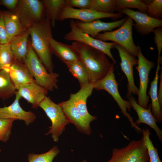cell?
I'll list each match as a JSON object with an SVG mask.
<instances>
[{"instance_id":"cell-1","label":"cell","mask_w":162,"mask_h":162,"mask_svg":"<svg viewBox=\"0 0 162 162\" xmlns=\"http://www.w3.org/2000/svg\"><path fill=\"white\" fill-rule=\"evenodd\" d=\"M71 45L86 67L90 83H94L103 78L114 66L106 55L100 50L77 41L74 42Z\"/></svg>"},{"instance_id":"cell-2","label":"cell","mask_w":162,"mask_h":162,"mask_svg":"<svg viewBox=\"0 0 162 162\" xmlns=\"http://www.w3.org/2000/svg\"><path fill=\"white\" fill-rule=\"evenodd\" d=\"M50 20L46 12L45 17L29 28L32 46L48 72L53 73V65L50 40L52 38Z\"/></svg>"},{"instance_id":"cell-3","label":"cell","mask_w":162,"mask_h":162,"mask_svg":"<svg viewBox=\"0 0 162 162\" xmlns=\"http://www.w3.org/2000/svg\"><path fill=\"white\" fill-rule=\"evenodd\" d=\"M23 62L37 84L50 91L58 88V74L48 72L34 50L29 40L27 52Z\"/></svg>"},{"instance_id":"cell-4","label":"cell","mask_w":162,"mask_h":162,"mask_svg":"<svg viewBox=\"0 0 162 162\" xmlns=\"http://www.w3.org/2000/svg\"><path fill=\"white\" fill-rule=\"evenodd\" d=\"M114 70L113 66L105 76L94 83V88L98 90H104L109 93L117 104L123 115L128 118L131 127L136 132L140 133L142 129L135 124L133 118L128 112H130L132 108L130 103L128 100L123 99L119 94Z\"/></svg>"},{"instance_id":"cell-5","label":"cell","mask_w":162,"mask_h":162,"mask_svg":"<svg viewBox=\"0 0 162 162\" xmlns=\"http://www.w3.org/2000/svg\"><path fill=\"white\" fill-rule=\"evenodd\" d=\"M133 24L132 19L128 16L124 22L118 29L99 33L94 38L104 41H112L121 45L133 56L137 57L138 46L134 44L133 38Z\"/></svg>"},{"instance_id":"cell-6","label":"cell","mask_w":162,"mask_h":162,"mask_svg":"<svg viewBox=\"0 0 162 162\" xmlns=\"http://www.w3.org/2000/svg\"><path fill=\"white\" fill-rule=\"evenodd\" d=\"M107 162H149V158L142 136L132 140L121 148L113 149L112 156Z\"/></svg>"},{"instance_id":"cell-7","label":"cell","mask_w":162,"mask_h":162,"mask_svg":"<svg viewBox=\"0 0 162 162\" xmlns=\"http://www.w3.org/2000/svg\"><path fill=\"white\" fill-rule=\"evenodd\" d=\"M39 107L45 112L50 120L51 125L46 135L51 134L53 141L57 142L59 136L64 130L65 126L70 123L65 115L61 106L46 96L40 103Z\"/></svg>"},{"instance_id":"cell-8","label":"cell","mask_w":162,"mask_h":162,"mask_svg":"<svg viewBox=\"0 0 162 162\" xmlns=\"http://www.w3.org/2000/svg\"><path fill=\"white\" fill-rule=\"evenodd\" d=\"M27 29L43 19L46 12L42 1L38 0H20L14 12Z\"/></svg>"},{"instance_id":"cell-9","label":"cell","mask_w":162,"mask_h":162,"mask_svg":"<svg viewBox=\"0 0 162 162\" xmlns=\"http://www.w3.org/2000/svg\"><path fill=\"white\" fill-rule=\"evenodd\" d=\"M70 31L65 35L64 39L68 41H74L82 43L104 52L116 64V62L112 56L111 49L116 43L107 42L92 37L90 35L80 31L76 26L74 20L70 23Z\"/></svg>"},{"instance_id":"cell-10","label":"cell","mask_w":162,"mask_h":162,"mask_svg":"<svg viewBox=\"0 0 162 162\" xmlns=\"http://www.w3.org/2000/svg\"><path fill=\"white\" fill-rule=\"evenodd\" d=\"M137 46L138 63L136 68L138 72L140 81L137 104L142 107L147 109L149 102V97L147 94L149 74L155 64L147 59L142 54L140 45Z\"/></svg>"},{"instance_id":"cell-11","label":"cell","mask_w":162,"mask_h":162,"mask_svg":"<svg viewBox=\"0 0 162 162\" xmlns=\"http://www.w3.org/2000/svg\"><path fill=\"white\" fill-rule=\"evenodd\" d=\"M122 16L121 13H105L91 9H76L63 7L59 13L58 19L63 21L67 19H73L83 22H87L101 18L118 19Z\"/></svg>"},{"instance_id":"cell-12","label":"cell","mask_w":162,"mask_h":162,"mask_svg":"<svg viewBox=\"0 0 162 162\" xmlns=\"http://www.w3.org/2000/svg\"><path fill=\"white\" fill-rule=\"evenodd\" d=\"M120 12L135 21V23L133 24V26L137 32L142 35H148L155 28L162 26L161 20L152 18L145 13L128 8L123 9Z\"/></svg>"},{"instance_id":"cell-13","label":"cell","mask_w":162,"mask_h":162,"mask_svg":"<svg viewBox=\"0 0 162 162\" xmlns=\"http://www.w3.org/2000/svg\"><path fill=\"white\" fill-rule=\"evenodd\" d=\"M118 51L121 62L120 64L122 71L127 80V93L138 95L139 88L135 85L134 77L133 67L137 65L138 59L129 53L123 47L116 43L113 48Z\"/></svg>"},{"instance_id":"cell-14","label":"cell","mask_w":162,"mask_h":162,"mask_svg":"<svg viewBox=\"0 0 162 162\" xmlns=\"http://www.w3.org/2000/svg\"><path fill=\"white\" fill-rule=\"evenodd\" d=\"M15 95V99L11 104L0 107V118L23 121L26 125H28L35 121L36 116L31 111L24 110L19 103L20 99L21 98L17 92Z\"/></svg>"},{"instance_id":"cell-15","label":"cell","mask_w":162,"mask_h":162,"mask_svg":"<svg viewBox=\"0 0 162 162\" xmlns=\"http://www.w3.org/2000/svg\"><path fill=\"white\" fill-rule=\"evenodd\" d=\"M127 96L132 108L135 111L138 116V119L135 122V124L138 126L141 123L148 125L154 130L158 139L162 142V131L157 124V121L152 113L151 106H148L147 109L144 108L137 104L131 94L127 93Z\"/></svg>"},{"instance_id":"cell-16","label":"cell","mask_w":162,"mask_h":162,"mask_svg":"<svg viewBox=\"0 0 162 162\" xmlns=\"http://www.w3.org/2000/svg\"><path fill=\"white\" fill-rule=\"evenodd\" d=\"M94 89V83H90L80 87L77 92L71 94L70 97L77 107L84 121L89 125L91 122L97 118L96 116L92 115L88 112L86 105L87 98L91 95Z\"/></svg>"},{"instance_id":"cell-17","label":"cell","mask_w":162,"mask_h":162,"mask_svg":"<svg viewBox=\"0 0 162 162\" xmlns=\"http://www.w3.org/2000/svg\"><path fill=\"white\" fill-rule=\"evenodd\" d=\"M128 17L126 16L117 21L111 22H104L100 20H97L91 22H85L77 21L75 22L76 26L82 32L93 38L101 31H111L117 27H120L126 21Z\"/></svg>"},{"instance_id":"cell-18","label":"cell","mask_w":162,"mask_h":162,"mask_svg":"<svg viewBox=\"0 0 162 162\" xmlns=\"http://www.w3.org/2000/svg\"><path fill=\"white\" fill-rule=\"evenodd\" d=\"M48 91L35 82L24 85L17 90V93L36 109L47 96Z\"/></svg>"},{"instance_id":"cell-19","label":"cell","mask_w":162,"mask_h":162,"mask_svg":"<svg viewBox=\"0 0 162 162\" xmlns=\"http://www.w3.org/2000/svg\"><path fill=\"white\" fill-rule=\"evenodd\" d=\"M66 117L80 132L87 135L90 134L91 129L81 115L77 107L72 100L69 99L59 103Z\"/></svg>"},{"instance_id":"cell-20","label":"cell","mask_w":162,"mask_h":162,"mask_svg":"<svg viewBox=\"0 0 162 162\" xmlns=\"http://www.w3.org/2000/svg\"><path fill=\"white\" fill-rule=\"evenodd\" d=\"M3 69L8 73L17 90L24 85L35 82L26 66L22 62L15 61L11 65L4 67Z\"/></svg>"},{"instance_id":"cell-21","label":"cell","mask_w":162,"mask_h":162,"mask_svg":"<svg viewBox=\"0 0 162 162\" xmlns=\"http://www.w3.org/2000/svg\"><path fill=\"white\" fill-rule=\"evenodd\" d=\"M52 52L65 64L80 60L79 55L71 45L58 42L53 37L50 40Z\"/></svg>"},{"instance_id":"cell-22","label":"cell","mask_w":162,"mask_h":162,"mask_svg":"<svg viewBox=\"0 0 162 162\" xmlns=\"http://www.w3.org/2000/svg\"><path fill=\"white\" fill-rule=\"evenodd\" d=\"M3 13L5 29L10 42L28 29L24 26L14 13L7 11Z\"/></svg>"},{"instance_id":"cell-23","label":"cell","mask_w":162,"mask_h":162,"mask_svg":"<svg viewBox=\"0 0 162 162\" xmlns=\"http://www.w3.org/2000/svg\"><path fill=\"white\" fill-rule=\"evenodd\" d=\"M29 35L28 29L10 41L9 43L14 55L15 61L23 62L27 52L28 38Z\"/></svg>"},{"instance_id":"cell-24","label":"cell","mask_w":162,"mask_h":162,"mask_svg":"<svg viewBox=\"0 0 162 162\" xmlns=\"http://www.w3.org/2000/svg\"><path fill=\"white\" fill-rule=\"evenodd\" d=\"M160 69V64H157L154 79L151 82L150 87L148 92L151 99V111L156 118L158 122H162V107L160 106L158 96V83L159 79L158 72Z\"/></svg>"},{"instance_id":"cell-25","label":"cell","mask_w":162,"mask_h":162,"mask_svg":"<svg viewBox=\"0 0 162 162\" xmlns=\"http://www.w3.org/2000/svg\"><path fill=\"white\" fill-rule=\"evenodd\" d=\"M17 92L8 73L4 69L0 70V99L7 100L16 95Z\"/></svg>"},{"instance_id":"cell-26","label":"cell","mask_w":162,"mask_h":162,"mask_svg":"<svg viewBox=\"0 0 162 162\" xmlns=\"http://www.w3.org/2000/svg\"><path fill=\"white\" fill-rule=\"evenodd\" d=\"M65 64L72 75L78 80L80 87L90 83L88 71L81 60Z\"/></svg>"},{"instance_id":"cell-27","label":"cell","mask_w":162,"mask_h":162,"mask_svg":"<svg viewBox=\"0 0 162 162\" xmlns=\"http://www.w3.org/2000/svg\"><path fill=\"white\" fill-rule=\"evenodd\" d=\"M50 17L51 26L53 27L59 13L64 6L65 0H43L41 1Z\"/></svg>"},{"instance_id":"cell-28","label":"cell","mask_w":162,"mask_h":162,"mask_svg":"<svg viewBox=\"0 0 162 162\" xmlns=\"http://www.w3.org/2000/svg\"><path fill=\"white\" fill-rule=\"evenodd\" d=\"M116 9V0H92L88 8L108 14L113 13Z\"/></svg>"},{"instance_id":"cell-29","label":"cell","mask_w":162,"mask_h":162,"mask_svg":"<svg viewBox=\"0 0 162 162\" xmlns=\"http://www.w3.org/2000/svg\"><path fill=\"white\" fill-rule=\"evenodd\" d=\"M56 146H53L48 152L41 154L29 153L28 156V162H52L55 158L59 153Z\"/></svg>"},{"instance_id":"cell-30","label":"cell","mask_w":162,"mask_h":162,"mask_svg":"<svg viewBox=\"0 0 162 162\" xmlns=\"http://www.w3.org/2000/svg\"><path fill=\"white\" fill-rule=\"evenodd\" d=\"M141 132L148 154L149 162H161L158 150L150 139V136L151 134L150 130L148 128H143Z\"/></svg>"},{"instance_id":"cell-31","label":"cell","mask_w":162,"mask_h":162,"mask_svg":"<svg viewBox=\"0 0 162 162\" xmlns=\"http://www.w3.org/2000/svg\"><path fill=\"white\" fill-rule=\"evenodd\" d=\"M14 61L10 43L0 44V70L5 66L11 65Z\"/></svg>"},{"instance_id":"cell-32","label":"cell","mask_w":162,"mask_h":162,"mask_svg":"<svg viewBox=\"0 0 162 162\" xmlns=\"http://www.w3.org/2000/svg\"><path fill=\"white\" fill-rule=\"evenodd\" d=\"M116 11H120L122 10L129 8L138 9L139 11L146 12V4L140 0H116Z\"/></svg>"},{"instance_id":"cell-33","label":"cell","mask_w":162,"mask_h":162,"mask_svg":"<svg viewBox=\"0 0 162 162\" xmlns=\"http://www.w3.org/2000/svg\"><path fill=\"white\" fill-rule=\"evenodd\" d=\"M14 119L0 118V141L5 142L9 139Z\"/></svg>"},{"instance_id":"cell-34","label":"cell","mask_w":162,"mask_h":162,"mask_svg":"<svg viewBox=\"0 0 162 162\" xmlns=\"http://www.w3.org/2000/svg\"><path fill=\"white\" fill-rule=\"evenodd\" d=\"M146 4V12L148 15L154 19L162 18V0H154Z\"/></svg>"},{"instance_id":"cell-35","label":"cell","mask_w":162,"mask_h":162,"mask_svg":"<svg viewBox=\"0 0 162 162\" xmlns=\"http://www.w3.org/2000/svg\"><path fill=\"white\" fill-rule=\"evenodd\" d=\"M92 0H65L64 7H76L80 9H88Z\"/></svg>"},{"instance_id":"cell-36","label":"cell","mask_w":162,"mask_h":162,"mask_svg":"<svg viewBox=\"0 0 162 162\" xmlns=\"http://www.w3.org/2000/svg\"><path fill=\"white\" fill-rule=\"evenodd\" d=\"M154 34V39L158 51V61H161L160 54L162 48V28L161 27L155 29L152 32Z\"/></svg>"},{"instance_id":"cell-37","label":"cell","mask_w":162,"mask_h":162,"mask_svg":"<svg viewBox=\"0 0 162 162\" xmlns=\"http://www.w3.org/2000/svg\"><path fill=\"white\" fill-rule=\"evenodd\" d=\"M10 43L5 26L3 11L0 10V44Z\"/></svg>"},{"instance_id":"cell-38","label":"cell","mask_w":162,"mask_h":162,"mask_svg":"<svg viewBox=\"0 0 162 162\" xmlns=\"http://www.w3.org/2000/svg\"><path fill=\"white\" fill-rule=\"evenodd\" d=\"M18 2V0H0V4L5 6L10 11L14 12Z\"/></svg>"},{"instance_id":"cell-39","label":"cell","mask_w":162,"mask_h":162,"mask_svg":"<svg viewBox=\"0 0 162 162\" xmlns=\"http://www.w3.org/2000/svg\"><path fill=\"white\" fill-rule=\"evenodd\" d=\"M160 82L159 88L158 90V101L160 106H162V70L160 76Z\"/></svg>"},{"instance_id":"cell-40","label":"cell","mask_w":162,"mask_h":162,"mask_svg":"<svg viewBox=\"0 0 162 162\" xmlns=\"http://www.w3.org/2000/svg\"><path fill=\"white\" fill-rule=\"evenodd\" d=\"M82 162H87V161L86 160H84L82 161Z\"/></svg>"}]
</instances>
